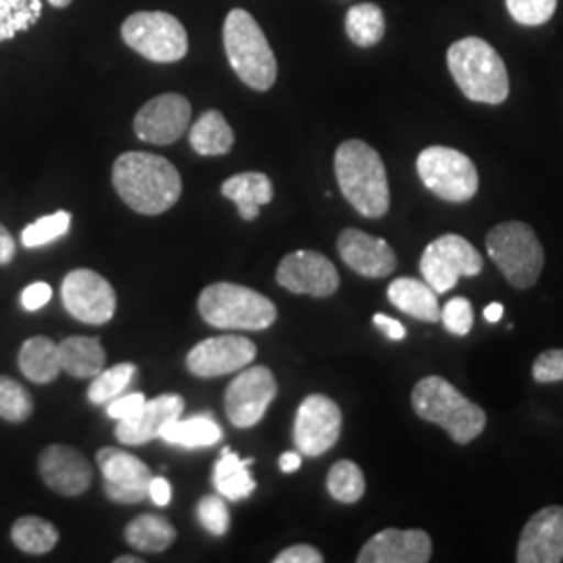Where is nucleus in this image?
<instances>
[{"label": "nucleus", "mask_w": 563, "mask_h": 563, "mask_svg": "<svg viewBox=\"0 0 563 563\" xmlns=\"http://www.w3.org/2000/svg\"><path fill=\"white\" fill-rule=\"evenodd\" d=\"M278 395V384L269 367H244L225 390V413L236 428H253L260 423L267 407Z\"/></svg>", "instance_id": "12"}, {"label": "nucleus", "mask_w": 563, "mask_h": 563, "mask_svg": "<svg viewBox=\"0 0 563 563\" xmlns=\"http://www.w3.org/2000/svg\"><path fill=\"white\" fill-rule=\"evenodd\" d=\"M20 367L23 376L32 383H53L60 372L59 344L46 336H34L23 342Z\"/></svg>", "instance_id": "27"}, {"label": "nucleus", "mask_w": 563, "mask_h": 563, "mask_svg": "<svg viewBox=\"0 0 563 563\" xmlns=\"http://www.w3.org/2000/svg\"><path fill=\"white\" fill-rule=\"evenodd\" d=\"M34 411L32 395L18 380L0 376V418L7 422H25Z\"/></svg>", "instance_id": "36"}, {"label": "nucleus", "mask_w": 563, "mask_h": 563, "mask_svg": "<svg viewBox=\"0 0 563 563\" xmlns=\"http://www.w3.org/2000/svg\"><path fill=\"white\" fill-rule=\"evenodd\" d=\"M251 465H253L251 457L241 460L230 446L223 449L220 462L213 467V484L218 493L228 501H242L251 497L253 490L257 488L249 470Z\"/></svg>", "instance_id": "26"}, {"label": "nucleus", "mask_w": 563, "mask_h": 563, "mask_svg": "<svg viewBox=\"0 0 563 563\" xmlns=\"http://www.w3.org/2000/svg\"><path fill=\"white\" fill-rule=\"evenodd\" d=\"M342 262L365 278H386L397 267V255L384 239L369 236L357 228H346L339 236Z\"/></svg>", "instance_id": "21"}, {"label": "nucleus", "mask_w": 563, "mask_h": 563, "mask_svg": "<svg viewBox=\"0 0 563 563\" xmlns=\"http://www.w3.org/2000/svg\"><path fill=\"white\" fill-rule=\"evenodd\" d=\"M342 430V411L325 395H309L299 405L295 420V444L301 455L320 457L339 443Z\"/></svg>", "instance_id": "13"}, {"label": "nucleus", "mask_w": 563, "mask_h": 563, "mask_svg": "<svg viewBox=\"0 0 563 563\" xmlns=\"http://www.w3.org/2000/svg\"><path fill=\"white\" fill-rule=\"evenodd\" d=\"M388 299L399 311L420 322H441L439 295L428 282L397 278L388 286Z\"/></svg>", "instance_id": "23"}, {"label": "nucleus", "mask_w": 563, "mask_h": 563, "mask_svg": "<svg viewBox=\"0 0 563 563\" xmlns=\"http://www.w3.org/2000/svg\"><path fill=\"white\" fill-rule=\"evenodd\" d=\"M532 376L537 383L541 384L563 380V349L543 351L532 365Z\"/></svg>", "instance_id": "41"}, {"label": "nucleus", "mask_w": 563, "mask_h": 563, "mask_svg": "<svg viewBox=\"0 0 563 563\" xmlns=\"http://www.w3.org/2000/svg\"><path fill=\"white\" fill-rule=\"evenodd\" d=\"M197 516L201 520L202 528L211 532L213 537H223L230 530V511L228 505L220 497L209 495L202 497L197 507Z\"/></svg>", "instance_id": "40"}, {"label": "nucleus", "mask_w": 563, "mask_h": 563, "mask_svg": "<svg viewBox=\"0 0 563 563\" xmlns=\"http://www.w3.org/2000/svg\"><path fill=\"white\" fill-rule=\"evenodd\" d=\"M484 260L478 249L457 234H443L423 249L420 272L437 295L455 288L460 278H474L483 272Z\"/></svg>", "instance_id": "10"}, {"label": "nucleus", "mask_w": 563, "mask_h": 563, "mask_svg": "<svg viewBox=\"0 0 563 563\" xmlns=\"http://www.w3.org/2000/svg\"><path fill=\"white\" fill-rule=\"evenodd\" d=\"M60 299L69 316L92 325L111 322L118 307L113 286L92 269L69 272L60 286Z\"/></svg>", "instance_id": "11"}, {"label": "nucleus", "mask_w": 563, "mask_h": 563, "mask_svg": "<svg viewBox=\"0 0 563 563\" xmlns=\"http://www.w3.org/2000/svg\"><path fill=\"white\" fill-rule=\"evenodd\" d=\"M190 118L192 109L186 97L167 92L142 104L134 118V132L141 141L151 144H174L188 132Z\"/></svg>", "instance_id": "16"}, {"label": "nucleus", "mask_w": 563, "mask_h": 563, "mask_svg": "<svg viewBox=\"0 0 563 563\" xmlns=\"http://www.w3.org/2000/svg\"><path fill=\"white\" fill-rule=\"evenodd\" d=\"M323 555L311 544H295L276 555L274 563H322Z\"/></svg>", "instance_id": "43"}, {"label": "nucleus", "mask_w": 563, "mask_h": 563, "mask_svg": "<svg viewBox=\"0 0 563 563\" xmlns=\"http://www.w3.org/2000/svg\"><path fill=\"white\" fill-rule=\"evenodd\" d=\"M104 481V495L115 504H141L148 497L153 472L148 465L121 449L104 446L97 453Z\"/></svg>", "instance_id": "15"}, {"label": "nucleus", "mask_w": 563, "mask_h": 563, "mask_svg": "<svg viewBox=\"0 0 563 563\" xmlns=\"http://www.w3.org/2000/svg\"><path fill=\"white\" fill-rule=\"evenodd\" d=\"M113 186L121 201L142 216H162L180 201V172L153 153H123L113 165Z\"/></svg>", "instance_id": "1"}, {"label": "nucleus", "mask_w": 563, "mask_h": 563, "mask_svg": "<svg viewBox=\"0 0 563 563\" xmlns=\"http://www.w3.org/2000/svg\"><path fill=\"white\" fill-rule=\"evenodd\" d=\"M257 346L244 336L225 334L199 342L186 357L188 369L199 378H216L241 372L255 362Z\"/></svg>", "instance_id": "17"}, {"label": "nucleus", "mask_w": 563, "mask_h": 563, "mask_svg": "<svg viewBox=\"0 0 563 563\" xmlns=\"http://www.w3.org/2000/svg\"><path fill=\"white\" fill-rule=\"evenodd\" d=\"M276 280L282 288L295 295H309L316 299L332 297L341 286L334 263L318 251H297L286 255L278 265Z\"/></svg>", "instance_id": "14"}, {"label": "nucleus", "mask_w": 563, "mask_h": 563, "mask_svg": "<svg viewBox=\"0 0 563 563\" xmlns=\"http://www.w3.org/2000/svg\"><path fill=\"white\" fill-rule=\"evenodd\" d=\"M134 374H136V365L132 363H120L109 369H102L95 376V380L88 388V399L95 405H104L118 399L132 383Z\"/></svg>", "instance_id": "35"}, {"label": "nucleus", "mask_w": 563, "mask_h": 563, "mask_svg": "<svg viewBox=\"0 0 563 563\" xmlns=\"http://www.w3.org/2000/svg\"><path fill=\"white\" fill-rule=\"evenodd\" d=\"M148 497L153 499V504L165 507L172 501V484L167 483L163 476H153L151 486H148Z\"/></svg>", "instance_id": "46"}, {"label": "nucleus", "mask_w": 563, "mask_h": 563, "mask_svg": "<svg viewBox=\"0 0 563 563\" xmlns=\"http://www.w3.org/2000/svg\"><path fill=\"white\" fill-rule=\"evenodd\" d=\"M301 467V455L295 451H286L280 455V470L284 474H292Z\"/></svg>", "instance_id": "48"}, {"label": "nucleus", "mask_w": 563, "mask_h": 563, "mask_svg": "<svg viewBox=\"0 0 563 563\" xmlns=\"http://www.w3.org/2000/svg\"><path fill=\"white\" fill-rule=\"evenodd\" d=\"M223 432L220 423L216 422L213 416L201 413L188 420H172L162 428L159 439L165 443L180 444L186 449H197V446H211L222 441Z\"/></svg>", "instance_id": "28"}, {"label": "nucleus", "mask_w": 563, "mask_h": 563, "mask_svg": "<svg viewBox=\"0 0 563 563\" xmlns=\"http://www.w3.org/2000/svg\"><path fill=\"white\" fill-rule=\"evenodd\" d=\"M223 48L234 74L253 90L265 92L278 78V60L260 23L244 9H232L223 23Z\"/></svg>", "instance_id": "5"}, {"label": "nucleus", "mask_w": 563, "mask_h": 563, "mask_svg": "<svg viewBox=\"0 0 563 563\" xmlns=\"http://www.w3.org/2000/svg\"><path fill=\"white\" fill-rule=\"evenodd\" d=\"M446 65L465 99L484 104L507 101L509 74L501 55L488 42L476 36L453 42L446 51Z\"/></svg>", "instance_id": "3"}, {"label": "nucleus", "mask_w": 563, "mask_h": 563, "mask_svg": "<svg viewBox=\"0 0 563 563\" xmlns=\"http://www.w3.org/2000/svg\"><path fill=\"white\" fill-rule=\"evenodd\" d=\"M121 38L153 63H176L188 53V34L181 21L163 11L132 13L121 23Z\"/></svg>", "instance_id": "8"}, {"label": "nucleus", "mask_w": 563, "mask_h": 563, "mask_svg": "<svg viewBox=\"0 0 563 563\" xmlns=\"http://www.w3.org/2000/svg\"><path fill=\"white\" fill-rule=\"evenodd\" d=\"M501 318H504V305H501V302H490V305L484 309V320H486V322H501Z\"/></svg>", "instance_id": "49"}, {"label": "nucleus", "mask_w": 563, "mask_h": 563, "mask_svg": "<svg viewBox=\"0 0 563 563\" xmlns=\"http://www.w3.org/2000/svg\"><path fill=\"white\" fill-rule=\"evenodd\" d=\"M190 146L202 157L228 155L234 146V132L220 111H205L190 130Z\"/></svg>", "instance_id": "29"}, {"label": "nucleus", "mask_w": 563, "mask_h": 563, "mask_svg": "<svg viewBox=\"0 0 563 563\" xmlns=\"http://www.w3.org/2000/svg\"><path fill=\"white\" fill-rule=\"evenodd\" d=\"M328 493L339 504H357L365 493L362 467L351 460L334 463L328 472Z\"/></svg>", "instance_id": "34"}, {"label": "nucleus", "mask_w": 563, "mask_h": 563, "mask_svg": "<svg viewBox=\"0 0 563 563\" xmlns=\"http://www.w3.org/2000/svg\"><path fill=\"white\" fill-rule=\"evenodd\" d=\"M125 541L144 553H159L176 541V528L162 516L144 514L125 526Z\"/></svg>", "instance_id": "30"}, {"label": "nucleus", "mask_w": 563, "mask_h": 563, "mask_svg": "<svg viewBox=\"0 0 563 563\" xmlns=\"http://www.w3.org/2000/svg\"><path fill=\"white\" fill-rule=\"evenodd\" d=\"M42 481L55 493L65 497H78L92 483L90 462L78 449L67 444H51L38 460Z\"/></svg>", "instance_id": "19"}, {"label": "nucleus", "mask_w": 563, "mask_h": 563, "mask_svg": "<svg viewBox=\"0 0 563 563\" xmlns=\"http://www.w3.org/2000/svg\"><path fill=\"white\" fill-rule=\"evenodd\" d=\"M60 372L74 378H95L104 369L107 353L95 336H69L59 344Z\"/></svg>", "instance_id": "25"}, {"label": "nucleus", "mask_w": 563, "mask_h": 563, "mask_svg": "<svg viewBox=\"0 0 563 563\" xmlns=\"http://www.w3.org/2000/svg\"><path fill=\"white\" fill-rule=\"evenodd\" d=\"M344 27H346V36L353 44H357L362 48L376 46L378 42L383 41L384 32H386L383 9L374 2L355 4L346 13Z\"/></svg>", "instance_id": "31"}, {"label": "nucleus", "mask_w": 563, "mask_h": 563, "mask_svg": "<svg viewBox=\"0 0 563 563\" xmlns=\"http://www.w3.org/2000/svg\"><path fill=\"white\" fill-rule=\"evenodd\" d=\"M71 228V216L67 211H57L53 216L41 218L32 225H27L21 232V242L25 249H38L48 242L57 241L60 236H65Z\"/></svg>", "instance_id": "37"}, {"label": "nucleus", "mask_w": 563, "mask_h": 563, "mask_svg": "<svg viewBox=\"0 0 563 563\" xmlns=\"http://www.w3.org/2000/svg\"><path fill=\"white\" fill-rule=\"evenodd\" d=\"M411 405L426 422L441 426L457 444L472 443L486 428L483 407L465 399L441 376H428L411 390Z\"/></svg>", "instance_id": "4"}, {"label": "nucleus", "mask_w": 563, "mask_h": 563, "mask_svg": "<svg viewBox=\"0 0 563 563\" xmlns=\"http://www.w3.org/2000/svg\"><path fill=\"white\" fill-rule=\"evenodd\" d=\"M55 9H65V7H69L71 4V0H48Z\"/></svg>", "instance_id": "51"}, {"label": "nucleus", "mask_w": 563, "mask_h": 563, "mask_svg": "<svg viewBox=\"0 0 563 563\" xmlns=\"http://www.w3.org/2000/svg\"><path fill=\"white\" fill-rule=\"evenodd\" d=\"M144 401L146 399H144V395H141V393H132V395H123V397L120 395L118 399L109 402L107 416L113 418V420H125V418L134 416L144 405Z\"/></svg>", "instance_id": "42"}, {"label": "nucleus", "mask_w": 563, "mask_h": 563, "mask_svg": "<svg viewBox=\"0 0 563 563\" xmlns=\"http://www.w3.org/2000/svg\"><path fill=\"white\" fill-rule=\"evenodd\" d=\"M416 167L423 186L443 201H472L478 192V169L462 151L428 146L420 153Z\"/></svg>", "instance_id": "9"}, {"label": "nucleus", "mask_w": 563, "mask_h": 563, "mask_svg": "<svg viewBox=\"0 0 563 563\" xmlns=\"http://www.w3.org/2000/svg\"><path fill=\"white\" fill-rule=\"evenodd\" d=\"M42 18V0H0V42L13 41Z\"/></svg>", "instance_id": "33"}, {"label": "nucleus", "mask_w": 563, "mask_h": 563, "mask_svg": "<svg viewBox=\"0 0 563 563\" xmlns=\"http://www.w3.org/2000/svg\"><path fill=\"white\" fill-rule=\"evenodd\" d=\"M222 195L239 207L242 220L253 222L260 218V207L274 199V186L262 172H244L223 181Z\"/></svg>", "instance_id": "24"}, {"label": "nucleus", "mask_w": 563, "mask_h": 563, "mask_svg": "<svg viewBox=\"0 0 563 563\" xmlns=\"http://www.w3.org/2000/svg\"><path fill=\"white\" fill-rule=\"evenodd\" d=\"M374 325L383 332L388 341H402L407 336L405 325L401 322H397V320H393V318H388V316H384V313H376L374 316Z\"/></svg>", "instance_id": "45"}, {"label": "nucleus", "mask_w": 563, "mask_h": 563, "mask_svg": "<svg viewBox=\"0 0 563 563\" xmlns=\"http://www.w3.org/2000/svg\"><path fill=\"white\" fill-rule=\"evenodd\" d=\"M115 563H142V558H130V555H121Z\"/></svg>", "instance_id": "50"}, {"label": "nucleus", "mask_w": 563, "mask_h": 563, "mask_svg": "<svg viewBox=\"0 0 563 563\" xmlns=\"http://www.w3.org/2000/svg\"><path fill=\"white\" fill-rule=\"evenodd\" d=\"M518 563L563 562V507L549 505L523 526Z\"/></svg>", "instance_id": "18"}, {"label": "nucleus", "mask_w": 563, "mask_h": 563, "mask_svg": "<svg viewBox=\"0 0 563 563\" xmlns=\"http://www.w3.org/2000/svg\"><path fill=\"white\" fill-rule=\"evenodd\" d=\"M432 558V539L423 530L386 528L363 544L360 563H428Z\"/></svg>", "instance_id": "20"}, {"label": "nucleus", "mask_w": 563, "mask_h": 563, "mask_svg": "<svg viewBox=\"0 0 563 563\" xmlns=\"http://www.w3.org/2000/svg\"><path fill=\"white\" fill-rule=\"evenodd\" d=\"M11 539L23 553L44 555L59 543V530L44 518L25 516L13 523Z\"/></svg>", "instance_id": "32"}, {"label": "nucleus", "mask_w": 563, "mask_h": 563, "mask_svg": "<svg viewBox=\"0 0 563 563\" xmlns=\"http://www.w3.org/2000/svg\"><path fill=\"white\" fill-rule=\"evenodd\" d=\"M486 253L514 288H532L544 267V249L523 222H504L486 234Z\"/></svg>", "instance_id": "7"}, {"label": "nucleus", "mask_w": 563, "mask_h": 563, "mask_svg": "<svg viewBox=\"0 0 563 563\" xmlns=\"http://www.w3.org/2000/svg\"><path fill=\"white\" fill-rule=\"evenodd\" d=\"M199 311L205 322L220 330H265L278 318L276 305L262 292L230 282L207 286Z\"/></svg>", "instance_id": "6"}, {"label": "nucleus", "mask_w": 563, "mask_h": 563, "mask_svg": "<svg viewBox=\"0 0 563 563\" xmlns=\"http://www.w3.org/2000/svg\"><path fill=\"white\" fill-rule=\"evenodd\" d=\"M441 322L446 332L453 336H467L474 328V309L472 302L463 297H455L441 309Z\"/></svg>", "instance_id": "39"}, {"label": "nucleus", "mask_w": 563, "mask_h": 563, "mask_svg": "<svg viewBox=\"0 0 563 563\" xmlns=\"http://www.w3.org/2000/svg\"><path fill=\"white\" fill-rule=\"evenodd\" d=\"M53 299V288L46 282H36L21 292V305L27 311H38Z\"/></svg>", "instance_id": "44"}, {"label": "nucleus", "mask_w": 563, "mask_h": 563, "mask_svg": "<svg viewBox=\"0 0 563 563\" xmlns=\"http://www.w3.org/2000/svg\"><path fill=\"white\" fill-rule=\"evenodd\" d=\"M334 172L342 197L363 218L378 220L388 213L390 188L383 157L367 142H342L334 155Z\"/></svg>", "instance_id": "2"}, {"label": "nucleus", "mask_w": 563, "mask_h": 563, "mask_svg": "<svg viewBox=\"0 0 563 563\" xmlns=\"http://www.w3.org/2000/svg\"><path fill=\"white\" fill-rule=\"evenodd\" d=\"M509 15L522 25H543L553 18L558 0H505Z\"/></svg>", "instance_id": "38"}, {"label": "nucleus", "mask_w": 563, "mask_h": 563, "mask_svg": "<svg viewBox=\"0 0 563 563\" xmlns=\"http://www.w3.org/2000/svg\"><path fill=\"white\" fill-rule=\"evenodd\" d=\"M15 257V241L11 232L0 223V265L13 262Z\"/></svg>", "instance_id": "47"}, {"label": "nucleus", "mask_w": 563, "mask_h": 563, "mask_svg": "<svg viewBox=\"0 0 563 563\" xmlns=\"http://www.w3.org/2000/svg\"><path fill=\"white\" fill-rule=\"evenodd\" d=\"M181 413H184V399L180 395H162L153 401H144L134 416L118 420L115 437L120 443L130 444V446L151 443L159 439L165 423L178 420Z\"/></svg>", "instance_id": "22"}]
</instances>
